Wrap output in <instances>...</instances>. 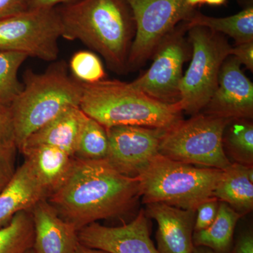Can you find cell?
Returning a JSON list of instances; mask_svg holds the SVG:
<instances>
[{"instance_id":"cell-1","label":"cell","mask_w":253,"mask_h":253,"mask_svg":"<svg viewBox=\"0 0 253 253\" xmlns=\"http://www.w3.org/2000/svg\"><path fill=\"white\" fill-rule=\"evenodd\" d=\"M140 197L137 176L125 175L106 160L75 158L63 184L49 203L78 231L99 219L126 214Z\"/></svg>"},{"instance_id":"cell-2","label":"cell","mask_w":253,"mask_h":253,"mask_svg":"<svg viewBox=\"0 0 253 253\" xmlns=\"http://www.w3.org/2000/svg\"><path fill=\"white\" fill-rule=\"evenodd\" d=\"M62 38L79 41L104 57L118 74L128 71L135 23L126 0H76L56 7Z\"/></svg>"},{"instance_id":"cell-3","label":"cell","mask_w":253,"mask_h":253,"mask_svg":"<svg viewBox=\"0 0 253 253\" xmlns=\"http://www.w3.org/2000/svg\"><path fill=\"white\" fill-rule=\"evenodd\" d=\"M81 83L80 108L106 129L129 126L167 130L182 120L180 101L161 102L136 89L130 83L104 79Z\"/></svg>"},{"instance_id":"cell-4","label":"cell","mask_w":253,"mask_h":253,"mask_svg":"<svg viewBox=\"0 0 253 253\" xmlns=\"http://www.w3.org/2000/svg\"><path fill=\"white\" fill-rule=\"evenodd\" d=\"M81 82L68 75L63 61L52 63L44 72L28 69L23 89L9 107L16 148L21 149L35 131L72 106H80Z\"/></svg>"},{"instance_id":"cell-5","label":"cell","mask_w":253,"mask_h":253,"mask_svg":"<svg viewBox=\"0 0 253 253\" xmlns=\"http://www.w3.org/2000/svg\"><path fill=\"white\" fill-rule=\"evenodd\" d=\"M222 171L179 162L158 154L136 176L144 204L161 203L196 211L200 204L213 196Z\"/></svg>"},{"instance_id":"cell-6","label":"cell","mask_w":253,"mask_h":253,"mask_svg":"<svg viewBox=\"0 0 253 253\" xmlns=\"http://www.w3.org/2000/svg\"><path fill=\"white\" fill-rule=\"evenodd\" d=\"M231 120L203 113L182 119L165 131L159 154L179 162L223 170L231 163L222 143Z\"/></svg>"},{"instance_id":"cell-7","label":"cell","mask_w":253,"mask_h":253,"mask_svg":"<svg viewBox=\"0 0 253 253\" xmlns=\"http://www.w3.org/2000/svg\"><path fill=\"white\" fill-rule=\"evenodd\" d=\"M191 61L179 86L183 112L201 113L217 88L221 66L232 46L225 36L202 26L188 30Z\"/></svg>"},{"instance_id":"cell-8","label":"cell","mask_w":253,"mask_h":253,"mask_svg":"<svg viewBox=\"0 0 253 253\" xmlns=\"http://www.w3.org/2000/svg\"><path fill=\"white\" fill-rule=\"evenodd\" d=\"M62 27L56 8L29 9L0 20V51L56 61Z\"/></svg>"},{"instance_id":"cell-9","label":"cell","mask_w":253,"mask_h":253,"mask_svg":"<svg viewBox=\"0 0 253 253\" xmlns=\"http://www.w3.org/2000/svg\"><path fill=\"white\" fill-rule=\"evenodd\" d=\"M135 23V36L131 44L128 71L144 66L168 33L191 18L196 9L186 0H126Z\"/></svg>"},{"instance_id":"cell-10","label":"cell","mask_w":253,"mask_h":253,"mask_svg":"<svg viewBox=\"0 0 253 253\" xmlns=\"http://www.w3.org/2000/svg\"><path fill=\"white\" fill-rule=\"evenodd\" d=\"M188 30L187 23L182 21L168 33L155 51L151 67L131 82V86L161 102H179L183 66L192 52L186 36Z\"/></svg>"},{"instance_id":"cell-11","label":"cell","mask_w":253,"mask_h":253,"mask_svg":"<svg viewBox=\"0 0 253 253\" xmlns=\"http://www.w3.org/2000/svg\"><path fill=\"white\" fill-rule=\"evenodd\" d=\"M109 152L106 161L125 175L136 176L159 154L164 129L140 126L106 129Z\"/></svg>"},{"instance_id":"cell-12","label":"cell","mask_w":253,"mask_h":253,"mask_svg":"<svg viewBox=\"0 0 253 253\" xmlns=\"http://www.w3.org/2000/svg\"><path fill=\"white\" fill-rule=\"evenodd\" d=\"M241 66L234 56L226 58L217 88L201 113L227 119H253V84Z\"/></svg>"},{"instance_id":"cell-13","label":"cell","mask_w":253,"mask_h":253,"mask_svg":"<svg viewBox=\"0 0 253 253\" xmlns=\"http://www.w3.org/2000/svg\"><path fill=\"white\" fill-rule=\"evenodd\" d=\"M80 244L109 253H160L150 236L149 221L141 210L130 222L111 227L91 223L78 231Z\"/></svg>"},{"instance_id":"cell-14","label":"cell","mask_w":253,"mask_h":253,"mask_svg":"<svg viewBox=\"0 0 253 253\" xmlns=\"http://www.w3.org/2000/svg\"><path fill=\"white\" fill-rule=\"evenodd\" d=\"M146 214L157 221V249L160 253H193L196 211L169 205L146 204Z\"/></svg>"},{"instance_id":"cell-15","label":"cell","mask_w":253,"mask_h":253,"mask_svg":"<svg viewBox=\"0 0 253 253\" xmlns=\"http://www.w3.org/2000/svg\"><path fill=\"white\" fill-rule=\"evenodd\" d=\"M36 253H74L79 244L78 229L63 219L46 199L30 210Z\"/></svg>"},{"instance_id":"cell-16","label":"cell","mask_w":253,"mask_h":253,"mask_svg":"<svg viewBox=\"0 0 253 253\" xmlns=\"http://www.w3.org/2000/svg\"><path fill=\"white\" fill-rule=\"evenodd\" d=\"M47 198L31 165L25 160L0 192V228L6 225L17 213L30 211L37 203Z\"/></svg>"},{"instance_id":"cell-17","label":"cell","mask_w":253,"mask_h":253,"mask_svg":"<svg viewBox=\"0 0 253 253\" xmlns=\"http://www.w3.org/2000/svg\"><path fill=\"white\" fill-rule=\"evenodd\" d=\"M87 118L80 106H70L33 133L20 151L28 146L46 145L59 148L74 157L82 128Z\"/></svg>"},{"instance_id":"cell-18","label":"cell","mask_w":253,"mask_h":253,"mask_svg":"<svg viewBox=\"0 0 253 253\" xmlns=\"http://www.w3.org/2000/svg\"><path fill=\"white\" fill-rule=\"evenodd\" d=\"M21 151L48 197L63 184L74 163V157L54 146L38 145L23 148Z\"/></svg>"},{"instance_id":"cell-19","label":"cell","mask_w":253,"mask_h":253,"mask_svg":"<svg viewBox=\"0 0 253 253\" xmlns=\"http://www.w3.org/2000/svg\"><path fill=\"white\" fill-rule=\"evenodd\" d=\"M213 196L244 216L253 208V168L231 163L223 169Z\"/></svg>"},{"instance_id":"cell-20","label":"cell","mask_w":253,"mask_h":253,"mask_svg":"<svg viewBox=\"0 0 253 253\" xmlns=\"http://www.w3.org/2000/svg\"><path fill=\"white\" fill-rule=\"evenodd\" d=\"M241 214L226 204L219 203L217 217L204 230L194 231V246H204L219 253H231L234 246V234Z\"/></svg>"},{"instance_id":"cell-21","label":"cell","mask_w":253,"mask_h":253,"mask_svg":"<svg viewBox=\"0 0 253 253\" xmlns=\"http://www.w3.org/2000/svg\"><path fill=\"white\" fill-rule=\"evenodd\" d=\"M186 23L189 29L193 26H202L229 36L235 41V44L253 41V5L224 18L208 16L196 11Z\"/></svg>"},{"instance_id":"cell-22","label":"cell","mask_w":253,"mask_h":253,"mask_svg":"<svg viewBox=\"0 0 253 253\" xmlns=\"http://www.w3.org/2000/svg\"><path fill=\"white\" fill-rule=\"evenodd\" d=\"M223 147L226 156L244 166L253 165L252 119H232L224 129Z\"/></svg>"},{"instance_id":"cell-23","label":"cell","mask_w":253,"mask_h":253,"mask_svg":"<svg viewBox=\"0 0 253 253\" xmlns=\"http://www.w3.org/2000/svg\"><path fill=\"white\" fill-rule=\"evenodd\" d=\"M30 211L17 213L0 228V253H26L34 244V228Z\"/></svg>"},{"instance_id":"cell-24","label":"cell","mask_w":253,"mask_h":253,"mask_svg":"<svg viewBox=\"0 0 253 253\" xmlns=\"http://www.w3.org/2000/svg\"><path fill=\"white\" fill-rule=\"evenodd\" d=\"M109 152V138L106 128L88 116L78 139L74 158L86 161L106 160Z\"/></svg>"},{"instance_id":"cell-25","label":"cell","mask_w":253,"mask_h":253,"mask_svg":"<svg viewBox=\"0 0 253 253\" xmlns=\"http://www.w3.org/2000/svg\"><path fill=\"white\" fill-rule=\"evenodd\" d=\"M27 55L16 51H0V107L9 108L23 89L18 71Z\"/></svg>"},{"instance_id":"cell-26","label":"cell","mask_w":253,"mask_h":253,"mask_svg":"<svg viewBox=\"0 0 253 253\" xmlns=\"http://www.w3.org/2000/svg\"><path fill=\"white\" fill-rule=\"evenodd\" d=\"M74 78L82 83H94L106 79V72L99 56L89 51L75 53L70 61Z\"/></svg>"},{"instance_id":"cell-27","label":"cell","mask_w":253,"mask_h":253,"mask_svg":"<svg viewBox=\"0 0 253 253\" xmlns=\"http://www.w3.org/2000/svg\"><path fill=\"white\" fill-rule=\"evenodd\" d=\"M15 142L0 144V192L8 185L16 172Z\"/></svg>"},{"instance_id":"cell-28","label":"cell","mask_w":253,"mask_h":253,"mask_svg":"<svg viewBox=\"0 0 253 253\" xmlns=\"http://www.w3.org/2000/svg\"><path fill=\"white\" fill-rule=\"evenodd\" d=\"M220 201L212 196L200 204L196 211L194 231H199L211 226L217 217Z\"/></svg>"},{"instance_id":"cell-29","label":"cell","mask_w":253,"mask_h":253,"mask_svg":"<svg viewBox=\"0 0 253 253\" xmlns=\"http://www.w3.org/2000/svg\"><path fill=\"white\" fill-rule=\"evenodd\" d=\"M230 55L234 56L241 65L253 72V41L235 44L232 46Z\"/></svg>"},{"instance_id":"cell-30","label":"cell","mask_w":253,"mask_h":253,"mask_svg":"<svg viewBox=\"0 0 253 253\" xmlns=\"http://www.w3.org/2000/svg\"><path fill=\"white\" fill-rule=\"evenodd\" d=\"M15 142L9 108L0 107V144Z\"/></svg>"},{"instance_id":"cell-31","label":"cell","mask_w":253,"mask_h":253,"mask_svg":"<svg viewBox=\"0 0 253 253\" xmlns=\"http://www.w3.org/2000/svg\"><path fill=\"white\" fill-rule=\"evenodd\" d=\"M27 9L26 0H0V20Z\"/></svg>"},{"instance_id":"cell-32","label":"cell","mask_w":253,"mask_h":253,"mask_svg":"<svg viewBox=\"0 0 253 253\" xmlns=\"http://www.w3.org/2000/svg\"><path fill=\"white\" fill-rule=\"evenodd\" d=\"M231 253H253V231L246 230L240 234Z\"/></svg>"},{"instance_id":"cell-33","label":"cell","mask_w":253,"mask_h":253,"mask_svg":"<svg viewBox=\"0 0 253 253\" xmlns=\"http://www.w3.org/2000/svg\"><path fill=\"white\" fill-rule=\"evenodd\" d=\"M28 9L57 7L58 5L67 4L76 0H26Z\"/></svg>"},{"instance_id":"cell-34","label":"cell","mask_w":253,"mask_h":253,"mask_svg":"<svg viewBox=\"0 0 253 253\" xmlns=\"http://www.w3.org/2000/svg\"><path fill=\"white\" fill-rule=\"evenodd\" d=\"M74 253H109L101 250L91 249V248L86 247L81 244L78 245Z\"/></svg>"},{"instance_id":"cell-35","label":"cell","mask_w":253,"mask_h":253,"mask_svg":"<svg viewBox=\"0 0 253 253\" xmlns=\"http://www.w3.org/2000/svg\"><path fill=\"white\" fill-rule=\"evenodd\" d=\"M227 0H204V4L210 6H222L226 4Z\"/></svg>"},{"instance_id":"cell-36","label":"cell","mask_w":253,"mask_h":253,"mask_svg":"<svg viewBox=\"0 0 253 253\" xmlns=\"http://www.w3.org/2000/svg\"><path fill=\"white\" fill-rule=\"evenodd\" d=\"M193 253H219L212 251V250L208 249V248L204 247V246H195Z\"/></svg>"},{"instance_id":"cell-37","label":"cell","mask_w":253,"mask_h":253,"mask_svg":"<svg viewBox=\"0 0 253 253\" xmlns=\"http://www.w3.org/2000/svg\"><path fill=\"white\" fill-rule=\"evenodd\" d=\"M26 253H35V251H32L31 250V251H28V252H27Z\"/></svg>"}]
</instances>
